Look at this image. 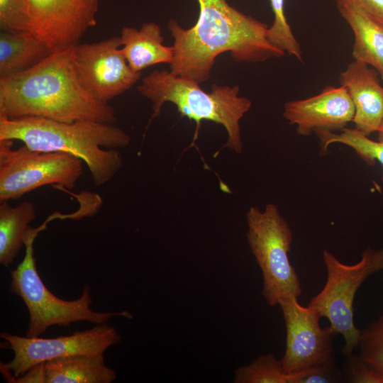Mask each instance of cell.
<instances>
[{
    "label": "cell",
    "instance_id": "cell-10",
    "mask_svg": "<svg viewBox=\"0 0 383 383\" xmlns=\"http://www.w3.org/2000/svg\"><path fill=\"white\" fill-rule=\"evenodd\" d=\"M120 37L77 44L72 48L73 65L82 87L95 99L109 104L140 78L121 51Z\"/></svg>",
    "mask_w": 383,
    "mask_h": 383
},
{
    "label": "cell",
    "instance_id": "cell-12",
    "mask_svg": "<svg viewBox=\"0 0 383 383\" xmlns=\"http://www.w3.org/2000/svg\"><path fill=\"white\" fill-rule=\"evenodd\" d=\"M29 31L52 52L78 44L96 24L99 0H28Z\"/></svg>",
    "mask_w": 383,
    "mask_h": 383
},
{
    "label": "cell",
    "instance_id": "cell-24",
    "mask_svg": "<svg viewBox=\"0 0 383 383\" xmlns=\"http://www.w3.org/2000/svg\"><path fill=\"white\" fill-rule=\"evenodd\" d=\"M343 380V372L333 355L304 370L287 374L288 383H338Z\"/></svg>",
    "mask_w": 383,
    "mask_h": 383
},
{
    "label": "cell",
    "instance_id": "cell-28",
    "mask_svg": "<svg viewBox=\"0 0 383 383\" xmlns=\"http://www.w3.org/2000/svg\"><path fill=\"white\" fill-rule=\"evenodd\" d=\"M11 383H45L46 371L45 362L38 364L28 370L21 376L13 379Z\"/></svg>",
    "mask_w": 383,
    "mask_h": 383
},
{
    "label": "cell",
    "instance_id": "cell-15",
    "mask_svg": "<svg viewBox=\"0 0 383 383\" xmlns=\"http://www.w3.org/2000/svg\"><path fill=\"white\" fill-rule=\"evenodd\" d=\"M121 51L130 67L135 72L159 63L172 64L173 46L163 45L160 26L152 22L144 23L138 30L124 26L121 29Z\"/></svg>",
    "mask_w": 383,
    "mask_h": 383
},
{
    "label": "cell",
    "instance_id": "cell-4",
    "mask_svg": "<svg viewBox=\"0 0 383 383\" xmlns=\"http://www.w3.org/2000/svg\"><path fill=\"white\" fill-rule=\"evenodd\" d=\"M137 89L152 103L153 113L150 122L160 115L165 102H171L182 116L194 121L197 128L204 120L221 124L228 133L224 147L236 152L242 151L239 122L252 104L248 98L238 96V86L214 84L211 91L206 92L192 79L157 70L143 77Z\"/></svg>",
    "mask_w": 383,
    "mask_h": 383
},
{
    "label": "cell",
    "instance_id": "cell-27",
    "mask_svg": "<svg viewBox=\"0 0 383 383\" xmlns=\"http://www.w3.org/2000/svg\"><path fill=\"white\" fill-rule=\"evenodd\" d=\"M338 9L356 7L383 23V0H335Z\"/></svg>",
    "mask_w": 383,
    "mask_h": 383
},
{
    "label": "cell",
    "instance_id": "cell-7",
    "mask_svg": "<svg viewBox=\"0 0 383 383\" xmlns=\"http://www.w3.org/2000/svg\"><path fill=\"white\" fill-rule=\"evenodd\" d=\"M323 260L327 271L326 282L308 306L321 317L326 318L337 335H343L345 345L341 353L348 355L357 347L361 332L354 323V298L370 275L383 270V248L365 250L360 260L354 265L342 263L328 250L323 251Z\"/></svg>",
    "mask_w": 383,
    "mask_h": 383
},
{
    "label": "cell",
    "instance_id": "cell-2",
    "mask_svg": "<svg viewBox=\"0 0 383 383\" xmlns=\"http://www.w3.org/2000/svg\"><path fill=\"white\" fill-rule=\"evenodd\" d=\"M72 48L52 52L30 69L0 77V115L114 124L115 109L95 99L80 84Z\"/></svg>",
    "mask_w": 383,
    "mask_h": 383
},
{
    "label": "cell",
    "instance_id": "cell-21",
    "mask_svg": "<svg viewBox=\"0 0 383 383\" xmlns=\"http://www.w3.org/2000/svg\"><path fill=\"white\" fill-rule=\"evenodd\" d=\"M235 383H288L280 360L273 354L262 355L235 372Z\"/></svg>",
    "mask_w": 383,
    "mask_h": 383
},
{
    "label": "cell",
    "instance_id": "cell-26",
    "mask_svg": "<svg viewBox=\"0 0 383 383\" xmlns=\"http://www.w3.org/2000/svg\"><path fill=\"white\" fill-rule=\"evenodd\" d=\"M343 377L349 383H383V377L367 364L360 355H345Z\"/></svg>",
    "mask_w": 383,
    "mask_h": 383
},
{
    "label": "cell",
    "instance_id": "cell-17",
    "mask_svg": "<svg viewBox=\"0 0 383 383\" xmlns=\"http://www.w3.org/2000/svg\"><path fill=\"white\" fill-rule=\"evenodd\" d=\"M45 383H111L115 371L106 365L102 355H77L45 362Z\"/></svg>",
    "mask_w": 383,
    "mask_h": 383
},
{
    "label": "cell",
    "instance_id": "cell-11",
    "mask_svg": "<svg viewBox=\"0 0 383 383\" xmlns=\"http://www.w3.org/2000/svg\"><path fill=\"white\" fill-rule=\"evenodd\" d=\"M286 327V347L280 359L284 372L304 370L333 355V339L337 333L330 327L322 328L321 318L312 307L304 306L296 297L279 301Z\"/></svg>",
    "mask_w": 383,
    "mask_h": 383
},
{
    "label": "cell",
    "instance_id": "cell-29",
    "mask_svg": "<svg viewBox=\"0 0 383 383\" xmlns=\"http://www.w3.org/2000/svg\"><path fill=\"white\" fill-rule=\"evenodd\" d=\"M378 132V140L383 142V121Z\"/></svg>",
    "mask_w": 383,
    "mask_h": 383
},
{
    "label": "cell",
    "instance_id": "cell-22",
    "mask_svg": "<svg viewBox=\"0 0 383 383\" xmlns=\"http://www.w3.org/2000/svg\"><path fill=\"white\" fill-rule=\"evenodd\" d=\"M270 4L274 13V21L269 27L270 42L285 53L294 57L299 61H302L301 45L295 38L285 16L284 0H270Z\"/></svg>",
    "mask_w": 383,
    "mask_h": 383
},
{
    "label": "cell",
    "instance_id": "cell-9",
    "mask_svg": "<svg viewBox=\"0 0 383 383\" xmlns=\"http://www.w3.org/2000/svg\"><path fill=\"white\" fill-rule=\"evenodd\" d=\"M0 336L13 352L11 361L0 364L1 373L9 382L34 366L52 360L77 355H102L121 339L117 331L106 323L53 338L22 337L5 332Z\"/></svg>",
    "mask_w": 383,
    "mask_h": 383
},
{
    "label": "cell",
    "instance_id": "cell-6",
    "mask_svg": "<svg viewBox=\"0 0 383 383\" xmlns=\"http://www.w3.org/2000/svg\"><path fill=\"white\" fill-rule=\"evenodd\" d=\"M247 240L263 279L262 294L270 306L287 297L299 298L302 289L290 262L292 231L274 204L263 211L251 207L247 212Z\"/></svg>",
    "mask_w": 383,
    "mask_h": 383
},
{
    "label": "cell",
    "instance_id": "cell-25",
    "mask_svg": "<svg viewBox=\"0 0 383 383\" xmlns=\"http://www.w3.org/2000/svg\"><path fill=\"white\" fill-rule=\"evenodd\" d=\"M28 0H0L1 31H29Z\"/></svg>",
    "mask_w": 383,
    "mask_h": 383
},
{
    "label": "cell",
    "instance_id": "cell-20",
    "mask_svg": "<svg viewBox=\"0 0 383 383\" xmlns=\"http://www.w3.org/2000/svg\"><path fill=\"white\" fill-rule=\"evenodd\" d=\"M315 133L324 152L332 143H342L353 148L367 162L373 163L377 160L383 167V142L372 140L355 128H345L340 134L326 130H317Z\"/></svg>",
    "mask_w": 383,
    "mask_h": 383
},
{
    "label": "cell",
    "instance_id": "cell-1",
    "mask_svg": "<svg viewBox=\"0 0 383 383\" xmlns=\"http://www.w3.org/2000/svg\"><path fill=\"white\" fill-rule=\"evenodd\" d=\"M196 24L184 29L175 20L167 28L174 39L170 72L205 82L219 55L229 52L236 61L260 62L285 52L268 39L269 26L229 5L227 0H197Z\"/></svg>",
    "mask_w": 383,
    "mask_h": 383
},
{
    "label": "cell",
    "instance_id": "cell-5",
    "mask_svg": "<svg viewBox=\"0 0 383 383\" xmlns=\"http://www.w3.org/2000/svg\"><path fill=\"white\" fill-rule=\"evenodd\" d=\"M42 226L29 227L25 238L26 253L22 262L11 271L10 292L19 296L29 313L27 337H38L51 326H67L74 322L86 321L95 324L106 323L119 316L132 318L126 311L97 312L91 309L90 289L85 286L77 299L67 301L57 297L45 287L35 265L33 242Z\"/></svg>",
    "mask_w": 383,
    "mask_h": 383
},
{
    "label": "cell",
    "instance_id": "cell-19",
    "mask_svg": "<svg viewBox=\"0 0 383 383\" xmlns=\"http://www.w3.org/2000/svg\"><path fill=\"white\" fill-rule=\"evenodd\" d=\"M36 218L34 204L24 201L11 206L8 201L0 204V263L9 267L25 244L29 223Z\"/></svg>",
    "mask_w": 383,
    "mask_h": 383
},
{
    "label": "cell",
    "instance_id": "cell-23",
    "mask_svg": "<svg viewBox=\"0 0 383 383\" xmlns=\"http://www.w3.org/2000/svg\"><path fill=\"white\" fill-rule=\"evenodd\" d=\"M360 355L383 377V316L360 332Z\"/></svg>",
    "mask_w": 383,
    "mask_h": 383
},
{
    "label": "cell",
    "instance_id": "cell-16",
    "mask_svg": "<svg viewBox=\"0 0 383 383\" xmlns=\"http://www.w3.org/2000/svg\"><path fill=\"white\" fill-rule=\"evenodd\" d=\"M338 9L354 34V60L374 68L383 79V23L356 7Z\"/></svg>",
    "mask_w": 383,
    "mask_h": 383
},
{
    "label": "cell",
    "instance_id": "cell-8",
    "mask_svg": "<svg viewBox=\"0 0 383 383\" xmlns=\"http://www.w3.org/2000/svg\"><path fill=\"white\" fill-rule=\"evenodd\" d=\"M13 140H0V202L17 199L40 187L74 189L82 174V161L57 152L33 150Z\"/></svg>",
    "mask_w": 383,
    "mask_h": 383
},
{
    "label": "cell",
    "instance_id": "cell-14",
    "mask_svg": "<svg viewBox=\"0 0 383 383\" xmlns=\"http://www.w3.org/2000/svg\"><path fill=\"white\" fill-rule=\"evenodd\" d=\"M378 74L368 65L354 60L339 75L340 85L354 105L355 128L367 136L377 132L383 121V87Z\"/></svg>",
    "mask_w": 383,
    "mask_h": 383
},
{
    "label": "cell",
    "instance_id": "cell-18",
    "mask_svg": "<svg viewBox=\"0 0 383 383\" xmlns=\"http://www.w3.org/2000/svg\"><path fill=\"white\" fill-rule=\"evenodd\" d=\"M52 52L32 33L1 31L0 77L30 69Z\"/></svg>",
    "mask_w": 383,
    "mask_h": 383
},
{
    "label": "cell",
    "instance_id": "cell-13",
    "mask_svg": "<svg viewBox=\"0 0 383 383\" xmlns=\"http://www.w3.org/2000/svg\"><path fill=\"white\" fill-rule=\"evenodd\" d=\"M354 115L353 103L340 85L327 86L315 96L287 101L283 112L289 123L296 126L301 135H309L317 130H343L353 121Z\"/></svg>",
    "mask_w": 383,
    "mask_h": 383
},
{
    "label": "cell",
    "instance_id": "cell-3",
    "mask_svg": "<svg viewBox=\"0 0 383 383\" xmlns=\"http://www.w3.org/2000/svg\"><path fill=\"white\" fill-rule=\"evenodd\" d=\"M0 140H20L33 150L74 155L87 165L94 184L100 187L121 169L123 159L116 149L127 147L131 137L114 124L91 120L66 123L0 115Z\"/></svg>",
    "mask_w": 383,
    "mask_h": 383
}]
</instances>
